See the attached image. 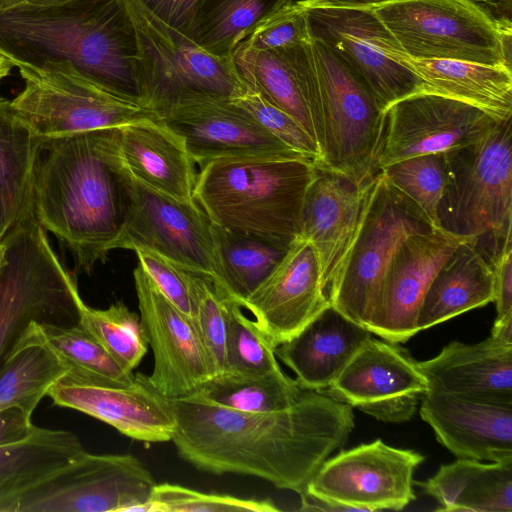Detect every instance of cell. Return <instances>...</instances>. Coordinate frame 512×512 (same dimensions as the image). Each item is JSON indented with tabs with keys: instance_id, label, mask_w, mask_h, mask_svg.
<instances>
[{
	"instance_id": "cell-1",
	"label": "cell",
	"mask_w": 512,
	"mask_h": 512,
	"mask_svg": "<svg viewBox=\"0 0 512 512\" xmlns=\"http://www.w3.org/2000/svg\"><path fill=\"white\" fill-rule=\"evenodd\" d=\"M170 402L176 422L171 441L185 461L298 494L354 428L353 408L326 390H303L292 405L270 413L235 411L196 393Z\"/></svg>"
},
{
	"instance_id": "cell-2",
	"label": "cell",
	"mask_w": 512,
	"mask_h": 512,
	"mask_svg": "<svg viewBox=\"0 0 512 512\" xmlns=\"http://www.w3.org/2000/svg\"><path fill=\"white\" fill-rule=\"evenodd\" d=\"M118 128L45 140L35 162L34 217L88 274L106 261L127 214L130 174Z\"/></svg>"
},
{
	"instance_id": "cell-3",
	"label": "cell",
	"mask_w": 512,
	"mask_h": 512,
	"mask_svg": "<svg viewBox=\"0 0 512 512\" xmlns=\"http://www.w3.org/2000/svg\"><path fill=\"white\" fill-rule=\"evenodd\" d=\"M0 53L17 68L66 61L93 82L144 106L137 34L124 0L0 8Z\"/></svg>"
},
{
	"instance_id": "cell-4",
	"label": "cell",
	"mask_w": 512,
	"mask_h": 512,
	"mask_svg": "<svg viewBox=\"0 0 512 512\" xmlns=\"http://www.w3.org/2000/svg\"><path fill=\"white\" fill-rule=\"evenodd\" d=\"M314 174L303 158L216 159L199 166L193 199L216 226L289 246Z\"/></svg>"
},
{
	"instance_id": "cell-5",
	"label": "cell",
	"mask_w": 512,
	"mask_h": 512,
	"mask_svg": "<svg viewBox=\"0 0 512 512\" xmlns=\"http://www.w3.org/2000/svg\"><path fill=\"white\" fill-rule=\"evenodd\" d=\"M370 3L411 58L511 68V20L493 11L491 2L370 0Z\"/></svg>"
},
{
	"instance_id": "cell-6",
	"label": "cell",
	"mask_w": 512,
	"mask_h": 512,
	"mask_svg": "<svg viewBox=\"0 0 512 512\" xmlns=\"http://www.w3.org/2000/svg\"><path fill=\"white\" fill-rule=\"evenodd\" d=\"M512 119L498 121L478 141L444 152L446 183L439 226L491 243L489 257L512 241Z\"/></svg>"
},
{
	"instance_id": "cell-7",
	"label": "cell",
	"mask_w": 512,
	"mask_h": 512,
	"mask_svg": "<svg viewBox=\"0 0 512 512\" xmlns=\"http://www.w3.org/2000/svg\"><path fill=\"white\" fill-rule=\"evenodd\" d=\"M124 1L137 34L138 74L146 108L157 114L193 101L232 100L245 91L247 84L232 59L207 52L137 0Z\"/></svg>"
},
{
	"instance_id": "cell-8",
	"label": "cell",
	"mask_w": 512,
	"mask_h": 512,
	"mask_svg": "<svg viewBox=\"0 0 512 512\" xmlns=\"http://www.w3.org/2000/svg\"><path fill=\"white\" fill-rule=\"evenodd\" d=\"M3 242L7 262L0 278V365L31 322L77 324L82 299L35 218Z\"/></svg>"
},
{
	"instance_id": "cell-9",
	"label": "cell",
	"mask_w": 512,
	"mask_h": 512,
	"mask_svg": "<svg viewBox=\"0 0 512 512\" xmlns=\"http://www.w3.org/2000/svg\"><path fill=\"white\" fill-rule=\"evenodd\" d=\"M18 69L24 87L11 106L42 142L158 119L154 111L107 90L66 61Z\"/></svg>"
},
{
	"instance_id": "cell-10",
	"label": "cell",
	"mask_w": 512,
	"mask_h": 512,
	"mask_svg": "<svg viewBox=\"0 0 512 512\" xmlns=\"http://www.w3.org/2000/svg\"><path fill=\"white\" fill-rule=\"evenodd\" d=\"M311 40L335 52L367 84L382 109L426 92L409 57L375 14L370 0H301Z\"/></svg>"
},
{
	"instance_id": "cell-11",
	"label": "cell",
	"mask_w": 512,
	"mask_h": 512,
	"mask_svg": "<svg viewBox=\"0 0 512 512\" xmlns=\"http://www.w3.org/2000/svg\"><path fill=\"white\" fill-rule=\"evenodd\" d=\"M432 228L416 204L379 170L344 263L327 290L331 306L367 329L382 277L396 248L407 236Z\"/></svg>"
},
{
	"instance_id": "cell-12",
	"label": "cell",
	"mask_w": 512,
	"mask_h": 512,
	"mask_svg": "<svg viewBox=\"0 0 512 512\" xmlns=\"http://www.w3.org/2000/svg\"><path fill=\"white\" fill-rule=\"evenodd\" d=\"M320 87L323 141L317 165L364 180L377 173L385 114L363 79L323 43L311 40Z\"/></svg>"
},
{
	"instance_id": "cell-13",
	"label": "cell",
	"mask_w": 512,
	"mask_h": 512,
	"mask_svg": "<svg viewBox=\"0 0 512 512\" xmlns=\"http://www.w3.org/2000/svg\"><path fill=\"white\" fill-rule=\"evenodd\" d=\"M155 485L133 455L84 451L7 512H143Z\"/></svg>"
},
{
	"instance_id": "cell-14",
	"label": "cell",
	"mask_w": 512,
	"mask_h": 512,
	"mask_svg": "<svg viewBox=\"0 0 512 512\" xmlns=\"http://www.w3.org/2000/svg\"><path fill=\"white\" fill-rule=\"evenodd\" d=\"M424 459L377 439L328 458L305 492L331 511L402 510L416 498L413 474Z\"/></svg>"
},
{
	"instance_id": "cell-15",
	"label": "cell",
	"mask_w": 512,
	"mask_h": 512,
	"mask_svg": "<svg viewBox=\"0 0 512 512\" xmlns=\"http://www.w3.org/2000/svg\"><path fill=\"white\" fill-rule=\"evenodd\" d=\"M148 249L221 285L213 224L193 199L180 201L131 175L128 209L114 249Z\"/></svg>"
},
{
	"instance_id": "cell-16",
	"label": "cell",
	"mask_w": 512,
	"mask_h": 512,
	"mask_svg": "<svg viewBox=\"0 0 512 512\" xmlns=\"http://www.w3.org/2000/svg\"><path fill=\"white\" fill-rule=\"evenodd\" d=\"M140 322L153 353L151 385L168 399L189 396L216 375L193 320L138 263L133 271Z\"/></svg>"
},
{
	"instance_id": "cell-17",
	"label": "cell",
	"mask_w": 512,
	"mask_h": 512,
	"mask_svg": "<svg viewBox=\"0 0 512 512\" xmlns=\"http://www.w3.org/2000/svg\"><path fill=\"white\" fill-rule=\"evenodd\" d=\"M497 122L481 109L453 98L429 92L407 96L386 110L376 169L472 144Z\"/></svg>"
},
{
	"instance_id": "cell-18",
	"label": "cell",
	"mask_w": 512,
	"mask_h": 512,
	"mask_svg": "<svg viewBox=\"0 0 512 512\" xmlns=\"http://www.w3.org/2000/svg\"><path fill=\"white\" fill-rule=\"evenodd\" d=\"M325 390L379 421L399 424L415 415L428 382L405 348L370 336Z\"/></svg>"
},
{
	"instance_id": "cell-19",
	"label": "cell",
	"mask_w": 512,
	"mask_h": 512,
	"mask_svg": "<svg viewBox=\"0 0 512 512\" xmlns=\"http://www.w3.org/2000/svg\"><path fill=\"white\" fill-rule=\"evenodd\" d=\"M471 238L440 227L407 236L386 267L367 329L394 343H404L417 334L419 308L432 279L447 258Z\"/></svg>"
},
{
	"instance_id": "cell-20",
	"label": "cell",
	"mask_w": 512,
	"mask_h": 512,
	"mask_svg": "<svg viewBox=\"0 0 512 512\" xmlns=\"http://www.w3.org/2000/svg\"><path fill=\"white\" fill-rule=\"evenodd\" d=\"M183 137L198 166L216 159L303 158L231 100L183 103L157 113ZM308 160V159H307Z\"/></svg>"
},
{
	"instance_id": "cell-21",
	"label": "cell",
	"mask_w": 512,
	"mask_h": 512,
	"mask_svg": "<svg viewBox=\"0 0 512 512\" xmlns=\"http://www.w3.org/2000/svg\"><path fill=\"white\" fill-rule=\"evenodd\" d=\"M330 305L313 246L298 236L264 281L242 303L276 347Z\"/></svg>"
},
{
	"instance_id": "cell-22",
	"label": "cell",
	"mask_w": 512,
	"mask_h": 512,
	"mask_svg": "<svg viewBox=\"0 0 512 512\" xmlns=\"http://www.w3.org/2000/svg\"><path fill=\"white\" fill-rule=\"evenodd\" d=\"M55 405L85 413L145 443L171 441L175 416L170 399L137 373L132 384L60 379L48 390Z\"/></svg>"
},
{
	"instance_id": "cell-23",
	"label": "cell",
	"mask_w": 512,
	"mask_h": 512,
	"mask_svg": "<svg viewBox=\"0 0 512 512\" xmlns=\"http://www.w3.org/2000/svg\"><path fill=\"white\" fill-rule=\"evenodd\" d=\"M375 174L360 181L315 165L303 202L300 236L316 252L326 293L357 233Z\"/></svg>"
},
{
	"instance_id": "cell-24",
	"label": "cell",
	"mask_w": 512,
	"mask_h": 512,
	"mask_svg": "<svg viewBox=\"0 0 512 512\" xmlns=\"http://www.w3.org/2000/svg\"><path fill=\"white\" fill-rule=\"evenodd\" d=\"M232 60L241 78L294 118L320 152L321 95L311 41L269 50H256L239 43Z\"/></svg>"
},
{
	"instance_id": "cell-25",
	"label": "cell",
	"mask_w": 512,
	"mask_h": 512,
	"mask_svg": "<svg viewBox=\"0 0 512 512\" xmlns=\"http://www.w3.org/2000/svg\"><path fill=\"white\" fill-rule=\"evenodd\" d=\"M421 418L458 458L512 462V402L427 391Z\"/></svg>"
},
{
	"instance_id": "cell-26",
	"label": "cell",
	"mask_w": 512,
	"mask_h": 512,
	"mask_svg": "<svg viewBox=\"0 0 512 512\" xmlns=\"http://www.w3.org/2000/svg\"><path fill=\"white\" fill-rule=\"evenodd\" d=\"M417 364L428 391L512 402V344L491 335L475 344L450 342Z\"/></svg>"
},
{
	"instance_id": "cell-27",
	"label": "cell",
	"mask_w": 512,
	"mask_h": 512,
	"mask_svg": "<svg viewBox=\"0 0 512 512\" xmlns=\"http://www.w3.org/2000/svg\"><path fill=\"white\" fill-rule=\"evenodd\" d=\"M372 333L331 304L300 332L275 347L303 390H325Z\"/></svg>"
},
{
	"instance_id": "cell-28",
	"label": "cell",
	"mask_w": 512,
	"mask_h": 512,
	"mask_svg": "<svg viewBox=\"0 0 512 512\" xmlns=\"http://www.w3.org/2000/svg\"><path fill=\"white\" fill-rule=\"evenodd\" d=\"M118 129L120 155L135 180L176 200H193L196 164L182 136L159 118Z\"/></svg>"
},
{
	"instance_id": "cell-29",
	"label": "cell",
	"mask_w": 512,
	"mask_h": 512,
	"mask_svg": "<svg viewBox=\"0 0 512 512\" xmlns=\"http://www.w3.org/2000/svg\"><path fill=\"white\" fill-rule=\"evenodd\" d=\"M490 302L492 265L473 237L461 244L435 274L421 302L416 329H429Z\"/></svg>"
},
{
	"instance_id": "cell-30",
	"label": "cell",
	"mask_w": 512,
	"mask_h": 512,
	"mask_svg": "<svg viewBox=\"0 0 512 512\" xmlns=\"http://www.w3.org/2000/svg\"><path fill=\"white\" fill-rule=\"evenodd\" d=\"M426 92L473 105L498 121L512 119V70L446 59L407 58Z\"/></svg>"
},
{
	"instance_id": "cell-31",
	"label": "cell",
	"mask_w": 512,
	"mask_h": 512,
	"mask_svg": "<svg viewBox=\"0 0 512 512\" xmlns=\"http://www.w3.org/2000/svg\"><path fill=\"white\" fill-rule=\"evenodd\" d=\"M414 484L438 502L437 511L512 512V462L458 458Z\"/></svg>"
},
{
	"instance_id": "cell-32",
	"label": "cell",
	"mask_w": 512,
	"mask_h": 512,
	"mask_svg": "<svg viewBox=\"0 0 512 512\" xmlns=\"http://www.w3.org/2000/svg\"><path fill=\"white\" fill-rule=\"evenodd\" d=\"M41 144L0 96V242L35 218L33 176Z\"/></svg>"
},
{
	"instance_id": "cell-33",
	"label": "cell",
	"mask_w": 512,
	"mask_h": 512,
	"mask_svg": "<svg viewBox=\"0 0 512 512\" xmlns=\"http://www.w3.org/2000/svg\"><path fill=\"white\" fill-rule=\"evenodd\" d=\"M71 431L34 426L21 441L0 447V512L84 452Z\"/></svg>"
},
{
	"instance_id": "cell-34",
	"label": "cell",
	"mask_w": 512,
	"mask_h": 512,
	"mask_svg": "<svg viewBox=\"0 0 512 512\" xmlns=\"http://www.w3.org/2000/svg\"><path fill=\"white\" fill-rule=\"evenodd\" d=\"M24 333L59 360L68 371L66 380L126 385L135 380V374L126 371L79 323L31 322Z\"/></svg>"
},
{
	"instance_id": "cell-35",
	"label": "cell",
	"mask_w": 512,
	"mask_h": 512,
	"mask_svg": "<svg viewBox=\"0 0 512 512\" xmlns=\"http://www.w3.org/2000/svg\"><path fill=\"white\" fill-rule=\"evenodd\" d=\"M293 0H200L190 38L226 59L246 37Z\"/></svg>"
},
{
	"instance_id": "cell-36",
	"label": "cell",
	"mask_w": 512,
	"mask_h": 512,
	"mask_svg": "<svg viewBox=\"0 0 512 512\" xmlns=\"http://www.w3.org/2000/svg\"><path fill=\"white\" fill-rule=\"evenodd\" d=\"M213 232L220 288L241 306L281 261L291 244L287 246L214 224Z\"/></svg>"
},
{
	"instance_id": "cell-37",
	"label": "cell",
	"mask_w": 512,
	"mask_h": 512,
	"mask_svg": "<svg viewBox=\"0 0 512 512\" xmlns=\"http://www.w3.org/2000/svg\"><path fill=\"white\" fill-rule=\"evenodd\" d=\"M67 369L44 346L20 335L0 365V411L19 407L33 414Z\"/></svg>"
},
{
	"instance_id": "cell-38",
	"label": "cell",
	"mask_w": 512,
	"mask_h": 512,
	"mask_svg": "<svg viewBox=\"0 0 512 512\" xmlns=\"http://www.w3.org/2000/svg\"><path fill=\"white\" fill-rule=\"evenodd\" d=\"M302 391L295 379L280 370L262 376L217 374L195 393L235 411L270 413L292 405Z\"/></svg>"
},
{
	"instance_id": "cell-39",
	"label": "cell",
	"mask_w": 512,
	"mask_h": 512,
	"mask_svg": "<svg viewBox=\"0 0 512 512\" xmlns=\"http://www.w3.org/2000/svg\"><path fill=\"white\" fill-rule=\"evenodd\" d=\"M78 323L128 372L140 364L147 353V339L137 313L117 301L106 309L78 304Z\"/></svg>"
},
{
	"instance_id": "cell-40",
	"label": "cell",
	"mask_w": 512,
	"mask_h": 512,
	"mask_svg": "<svg viewBox=\"0 0 512 512\" xmlns=\"http://www.w3.org/2000/svg\"><path fill=\"white\" fill-rule=\"evenodd\" d=\"M242 307L225 296L226 339L223 373L262 376L282 370L275 355V346L249 319ZM222 374V373H221Z\"/></svg>"
},
{
	"instance_id": "cell-41",
	"label": "cell",
	"mask_w": 512,
	"mask_h": 512,
	"mask_svg": "<svg viewBox=\"0 0 512 512\" xmlns=\"http://www.w3.org/2000/svg\"><path fill=\"white\" fill-rule=\"evenodd\" d=\"M380 171L393 187L416 204L433 228L440 227L437 213L446 183L444 153L410 157Z\"/></svg>"
},
{
	"instance_id": "cell-42",
	"label": "cell",
	"mask_w": 512,
	"mask_h": 512,
	"mask_svg": "<svg viewBox=\"0 0 512 512\" xmlns=\"http://www.w3.org/2000/svg\"><path fill=\"white\" fill-rule=\"evenodd\" d=\"M279 510L270 499L204 493L170 483L156 484L149 501L143 507V512H275Z\"/></svg>"
},
{
	"instance_id": "cell-43",
	"label": "cell",
	"mask_w": 512,
	"mask_h": 512,
	"mask_svg": "<svg viewBox=\"0 0 512 512\" xmlns=\"http://www.w3.org/2000/svg\"><path fill=\"white\" fill-rule=\"evenodd\" d=\"M247 84V83H246ZM234 103L245 109L264 129L317 165L320 152L312 137L290 115L274 106L249 84Z\"/></svg>"
},
{
	"instance_id": "cell-44",
	"label": "cell",
	"mask_w": 512,
	"mask_h": 512,
	"mask_svg": "<svg viewBox=\"0 0 512 512\" xmlns=\"http://www.w3.org/2000/svg\"><path fill=\"white\" fill-rule=\"evenodd\" d=\"M134 251L138 257V263L151 277L158 289L192 319L198 290L203 280L208 277L148 249L138 248Z\"/></svg>"
},
{
	"instance_id": "cell-45",
	"label": "cell",
	"mask_w": 512,
	"mask_h": 512,
	"mask_svg": "<svg viewBox=\"0 0 512 512\" xmlns=\"http://www.w3.org/2000/svg\"><path fill=\"white\" fill-rule=\"evenodd\" d=\"M225 296L214 281L205 278L195 299L192 318L216 375L223 373L225 366Z\"/></svg>"
},
{
	"instance_id": "cell-46",
	"label": "cell",
	"mask_w": 512,
	"mask_h": 512,
	"mask_svg": "<svg viewBox=\"0 0 512 512\" xmlns=\"http://www.w3.org/2000/svg\"><path fill=\"white\" fill-rule=\"evenodd\" d=\"M301 0L293 2L256 28L241 43L256 50H269L310 42Z\"/></svg>"
},
{
	"instance_id": "cell-47",
	"label": "cell",
	"mask_w": 512,
	"mask_h": 512,
	"mask_svg": "<svg viewBox=\"0 0 512 512\" xmlns=\"http://www.w3.org/2000/svg\"><path fill=\"white\" fill-rule=\"evenodd\" d=\"M166 25L190 37L200 0H137Z\"/></svg>"
},
{
	"instance_id": "cell-48",
	"label": "cell",
	"mask_w": 512,
	"mask_h": 512,
	"mask_svg": "<svg viewBox=\"0 0 512 512\" xmlns=\"http://www.w3.org/2000/svg\"><path fill=\"white\" fill-rule=\"evenodd\" d=\"M493 273V302L496 318L512 312V242H508L491 259Z\"/></svg>"
},
{
	"instance_id": "cell-49",
	"label": "cell",
	"mask_w": 512,
	"mask_h": 512,
	"mask_svg": "<svg viewBox=\"0 0 512 512\" xmlns=\"http://www.w3.org/2000/svg\"><path fill=\"white\" fill-rule=\"evenodd\" d=\"M34 426L32 413L19 407L0 411V447L23 440Z\"/></svg>"
},
{
	"instance_id": "cell-50",
	"label": "cell",
	"mask_w": 512,
	"mask_h": 512,
	"mask_svg": "<svg viewBox=\"0 0 512 512\" xmlns=\"http://www.w3.org/2000/svg\"><path fill=\"white\" fill-rule=\"evenodd\" d=\"M491 336L505 343L512 344V312L503 317L495 318Z\"/></svg>"
},
{
	"instance_id": "cell-51",
	"label": "cell",
	"mask_w": 512,
	"mask_h": 512,
	"mask_svg": "<svg viewBox=\"0 0 512 512\" xmlns=\"http://www.w3.org/2000/svg\"><path fill=\"white\" fill-rule=\"evenodd\" d=\"M70 0H0V8L16 5L48 6L64 3Z\"/></svg>"
},
{
	"instance_id": "cell-52",
	"label": "cell",
	"mask_w": 512,
	"mask_h": 512,
	"mask_svg": "<svg viewBox=\"0 0 512 512\" xmlns=\"http://www.w3.org/2000/svg\"><path fill=\"white\" fill-rule=\"evenodd\" d=\"M13 64L2 53H0V82L10 75Z\"/></svg>"
},
{
	"instance_id": "cell-53",
	"label": "cell",
	"mask_w": 512,
	"mask_h": 512,
	"mask_svg": "<svg viewBox=\"0 0 512 512\" xmlns=\"http://www.w3.org/2000/svg\"><path fill=\"white\" fill-rule=\"evenodd\" d=\"M7 262V246L5 242H0V278L2 275V272L4 270V267Z\"/></svg>"
}]
</instances>
